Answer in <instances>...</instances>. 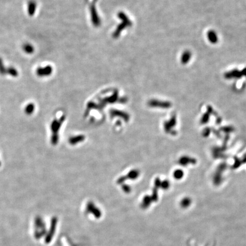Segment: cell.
Here are the masks:
<instances>
[{
    "mask_svg": "<svg viewBox=\"0 0 246 246\" xmlns=\"http://www.w3.org/2000/svg\"><path fill=\"white\" fill-rule=\"evenodd\" d=\"M183 175V172L181 170H177L175 173V178L180 179Z\"/></svg>",
    "mask_w": 246,
    "mask_h": 246,
    "instance_id": "cell-4",
    "label": "cell"
},
{
    "mask_svg": "<svg viewBox=\"0 0 246 246\" xmlns=\"http://www.w3.org/2000/svg\"><path fill=\"white\" fill-rule=\"evenodd\" d=\"M242 75H245L246 76V69H245L244 70H242V71H241Z\"/></svg>",
    "mask_w": 246,
    "mask_h": 246,
    "instance_id": "cell-5",
    "label": "cell"
},
{
    "mask_svg": "<svg viewBox=\"0 0 246 246\" xmlns=\"http://www.w3.org/2000/svg\"><path fill=\"white\" fill-rule=\"evenodd\" d=\"M242 72L238 70H233L230 71L226 72L224 74V77L226 79H232V78H240L242 76Z\"/></svg>",
    "mask_w": 246,
    "mask_h": 246,
    "instance_id": "cell-1",
    "label": "cell"
},
{
    "mask_svg": "<svg viewBox=\"0 0 246 246\" xmlns=\"http://www.w3.org/2000/svg\"><path fill=\"white\" fill-rule=\"evenodd\" d=\"M191 57V54L190 52L189 51H185L182 54L181 58V63L183 64L188 63L189 62Z\"/></svg>",
    "mask_w": 246,
    "mask_h": 246,
    "instance_id": "cell-3",
    "label": "cell"
},
{
    "mask_svg": "<svg viewBox=\"0 0 246 246\" xmlns=\"http://www.w3.org/2000/svg\"><path fill=\"white\" fill-rule=\"evenodd\" d=\"M207 38L211 43H216L218 42V37L216 32L213 30H210L207 32Z\"/></svg>",
    "mask_w": 246,
    "mask_h": 246,
    "instance_id": "cell-2",
    "label": "cell"
}]
</instances>
